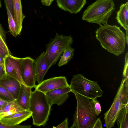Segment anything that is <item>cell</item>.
<instances>
[{"label": "cell", "mask_w": 128, "mask_h": 128, "mask_svg": "<svg viewBox=\"0 0 128 128\" xmlns=\"http://www.w3.org/2000/svg\"><path fill=\"white\" fill-rule=\"evenodd\" d=\"M96 38L108 52L118 56L124 51L127 42L125 34L116 25H102L96 31Z\"/></svg>", "instance_id": "1"}, {"label": "cell", "mask_w": 128, "mask_h": 128, "mask_svg": "<svg viewBox=\"0 0 128 128\" xmlns=\"http://www.w3.org/2000/svg\"><path fill=\"white\" fill-rule=\"evenodd\" d=\"M77 106L70 128H92L97 119L93 100L79 94H75Z\"/></svg>", "instance_id": "2"}, {"label": "cell", "mask_w": 128, "mask_h": 128, "mask_svg": "<svg viewBox=\"0 0 128 128\" xmlns=\"http://www.w3.org/2000/svg\"><path fill=\"white\" fill-rule=\"evenodd\" d=\"M115 10L114 0H96L84 10L82 19L101 26L108 24L109 18Z\"/></svg>", "instance_id": "3"}, {"label": "cell", "mask_w": 128, "mask_h": 128, "mask_svg": "<svg viewBox=\"0 0 128 128\" xmlns=\"http://www.w3.org/2000/svg\"><path fill=\"white\" fill-rule=\"evenodd\" d=\"M51 107L45 93L36 90L32 92L29 111L32 113L33 125L37 126L45 125L48 120Z\"/></svg>", "instance_id": "4"}, {"label": "cell", "mask_w": 128, "mask_h": 128, "mask_svg": "<svg viewBox=\"0 0 128 128\" xmlns=\"http://www.w3.org/2000/svg\"><path fill=\"white\" fill-rule=\"evenodd\" d=\"M128 79L122 78L110 108L104 114V119L107 128L114 126L120 111L128 103Z\"/></svg>", "instance_id": "5"}, {"label": "cell", "mask_w": 128, "mask_h": 128, "mask_svg": "<svg viewBox=\"0 0 128 128\" xmlns=\"http://www.w3.org/2000/svg\"><path fill=\"white\" fill-rule=\"evenodd\" d=\"M70 87L71 92L92 100L102 96L103 92L97 82L85 78L82 74H78L73 76Z\"/></svg>", "instance_id": "6"}, {"label": "cell", "mask_w": 128, "mask_h": 128, "mask_svg": "<svg viewBox=\"0 0 128 128\" xmlns=\"http://www.w3.org/2000/svg\"><path fill=\"white\" fill-rule=\"evenodd\" d=\"M70 36H65L56 33L54 38L51 39L46 45L45 55L49 67L54 65L61 56L66 49L72 43Z\"/></svg>", "instance_id": "7"}, {"label": "cell", "mask_w": 128, "mask_h": 128, "mask_svg": "<svg viewBox=\"0 0 128 128\" xmlns=\"http://www.w3.org/2000/svg\"><path fill=\"white\" fill-rule=\"evenodd\" d=\"M23 59V58L16 57L11 54L7 55L4 59V70L6 74L26 86L21 75V67Z\"/></svg>", "instance_id": "8"}, {"label": "cell", "mask_w": 128, "mask_h": 128, "mask_svg": "<svg viewBox=\"0 0 128 128\" xmlns=\"http://www.w3.org/2000/svg\"><path fill=\"white\" fill-rule=\"evenodd\" d=\"M34 59L30 57L23 58L21 67L22 79L26 86L35 88V80L33 66Z\"/></svg>", "instance_id": "9"}, {"label": "cell", "mask_w": 128, "mask_h": 128, "mask_svg": "<svg viewBox=\"0 0 128 128\" xmlns=\"http://www.w3.org/2000/svg\"><path fill=\"white\" fill-rule=\"evenodd\" d=\"M69 86L65 77L59 76L42 81L36 85L35 88V90L45 93L55 89Z\"/></svg>", "instance_id": "10"}, {"label": "cell", "mask_w": 128, "mask_h": 128, "mask_svg": "<svg viewBox=\"0 0 128 128\" xmlns=\"http://www.w3.org/2000/svg\"><path fill=\"white\" fill-rule=\"evenodd\" d=\"M71 92L70 86L58 88L45 93L48 102L51 106L55 104L61 106L69 97L68 93Z\"/></svg>", "instance_id": "11"}, {"label": "cell", "mask_w": 128, "mask_h": 128, "mask_svg": "<svg viewBox=\"0 0 128 128\" xmlns=\"http://www.w3.org/2000/svg\"><path fill=\"white\" fill-rule=\"evenodd\" d=\"M45 52L42 53L34 60L33 66L36 82L41 83L50 68L45 55Z\"/></svg>", "instance_id": "12"}, {"label": "cell", "mask_w": 128, "mask_h": 128, "mask_svg": "<svg viewBox=\"0 0 128 128\" xmlns=\"http://www.w3.org/2000/svg\"><path fill=\"white\" fill-rule=\"evenodd\" d=\"M21 84L16 79L6 74L0 78V85L16 100L19 94Z\"/></svg>", "instance_id": "13"}, {"label": "cell", "mask_w": 128, "mask_h": 128, "mask_svg": "<svg viewBox=\"0 0 128 128\" xmlns=\"http://www.w3.org/2000/svg\"><path fill=\"white\" fill-rule=\"evenodd\" d=\"M57 5L62 10L70 13L79 12L86 4V0H56Z\"/></svg>", "instance_id": "14"}, {"label": "cell", "mask_w": 128, "mask_h": 128, "mask_svg": "<svg viewBox=\"0 0 128 128\" xmlns=\"http://www.w3.org/2000/svg\"><path fill=\"white\" fill-rule=\"evenodd\" d=\"M32 116L31 112L25 110L6 116L0 120V122L3 124L14 126L19 124L30 118Z\"/></svg>", "instance_id": "15"}, {"label": "cell", "mask_w": 128, "mask_h": 128, "mask_svg": "<svg viewBox=\"0 0 128 128\" xmlns=\"http://www.w3.org/2000/svg\"><path fill=\"white\" fill-rule=\"evenodd\" d=\"M14 18L16 25L17 36L20 34L22 27V22L25 16L23 14L21 0H12Z\"/></svg>", "instance_id": "16"}, {"label": "cell", "mask_w": 128, "mask_h": 128, "mask_svg": "<svg viewBox=\"0 0 128 128\" xmlns=\"http://www.w3.org/2000/svg\"><path fill=\"white\" fill-rule=\"evenodd\" d=\"M31 88L21 84L20 90L16 100L18 104L25 110L29 111L30 98L32 92Z\"/></svg>", "instance_id": "17"}, {"label": "cell", "mask_w": 128, "mask_h": 128, "mask_svg": "<svg viewBox=\"0 0 128 128\" xmlns=\"http://www.w3.org/2000/svg\"><path fill=\"white\" fill-rule=\"evenodd\" d=\"M116 18L117 22L126 31V39L128 44V2L122 4L117 12Z\"/></svg>", "instance_id": "18"}, {"label": "cell", "mask_w": 128, "mask_h": 128, "mask_svg": "<svg viewBox=\"0 0 128 128\" xmlns=\"http://www.w3.org/2000/svg\"><path fill=\"white\" fill-rule=\"evenodd\" d=\"M25 110L18 104L16 100L8 102L0 108V120L16 112Z\"/></svg>", "instance_id": "19"}, {"label": "cell", "mask_w": 128, "mask_h": 128, "mask_svg": "<svg viewBox=\"0 0 128 128\" xmlns=\"http://www.w3.org/2000/svg\"><path fill=\"white\" fill-rule=\"evenodd\" d=\"M116 121L119 128H128V103L120 111Z\"/></svg>", "instance_id": "20"}, {"label": "cell", "mask_w": 128, "mask_h": 128, "mask_svg": "<svg viewBox=\"0 0 128 128\" xmlns=\"http://www.w3.org/2000/svg\"><path fill=\"white\" fill-rule=\"evenodd\" d=\"M74 49L70 46H68L64 51L61 56L58 66L60 67L67 64L73 58Z\"/></svg>", "instance_id": "21"}, {"label": "cell", "mask_w": 128, "mask_h": 128, "mask_svg": "<svg viewBox=\"0 0 128 128\" xmlns=\"http://www.w3.org/2000/svg\"><path fill=\"white\" fill-rule=\"evenodd\" d=\"M0 45L7 55L11 54L8 46L5 32L0 22Z\"/></svg>", "instance_id": "22"}, {"label": "cell", "mask_w": 128, "mask_h": 128, "mask_svg": "<svg viewBox=\"0 0 128 128\" xmlns=\"http://www.w3.org/2000/svg\"><path fill=\"white\" fill-rule=\"evenodd\" d=\"M7 11L8 22L9 32L15 37L17 36L16 31V25L13 16L7 8H6Z\"/></svg>", "instance_id": "23"}, {"label": "cell", "mask_w": 128, "mask_h": 128, "mask_svg": "<svg viewBox=\"0 0 128 128\" xmlns=\"http://www.w3.org/2000/svg\"><path fill=\"white\" fill-rule=\"evenodd\" d=\"M0 98L8 102L12 101L15 100L11 94L0 85Z\"/></svg>", "instance_id": "24"}, {"label": "cell", "mask_w": 128, "mask_h": 128, "mask_svg": "<svg viewBox=\"0 0 128 128\" xmlns=\"http://www.w3.org/2000/svg\"><path fill=\"white\" fill-rule=\"evenodd\" d=\"M123 78H128V53L127 52L125 58V64L122 74Z\"/></svg>", "instance_id": "25"}, {"label": "cell", "mask_w": 128, "mask_h": 128, "mask_svg": "<svg viewBox=\"0 0 128 128\" xmlns=\"http://www.w3.org/2000/svg\"><path fill=\"white\" fill-rule=\"evenodd\" d=\"M31 125L23 126L18 124L14 126L7 125L2 124L0 122V128H30Z\"/></svg>", "instance_id": "26"}, {"label": "cell", "mask_w": 128, "mask_h": 128, "mask_svg": "<svg viewBox=\"0 0 128 128\" xmlns=\"http://www.w3.org/2000/svg\"><path fill=\"white\" fill-rule=\"evenodd\" d=\"M94 104V107L95 112L97 116H98L102 111L100 104L96 98L92 100Z\"/></svg>", "instance_id": "27"}, {"label": "cell", "mask_w": 128, "mask_h": 128, "mask_svg": "<svg viewBox=\"0 0 128 128\" xmlns=\"http://www.w3.org/2000/svg\"><path fill=\"white\" fill-rule=\"evenodd\" d=\"M6 6L10 11L11 14L14 16L12 4V0H4Z\"/></svg>", "instance_id": "28"}, {"label": "cell", "mask_w": 128, "mask_h": 128, "mask_svg": "<svg viewBox=\"0 0 128 128\" xmlns=\"http://www.w3.org/2000/svg\"><path fill=\"white\" fill-rule=\"evenodd\" d=\"M68 118H66L62 123L56 127H53V128H68L69 123L68 121Z\"/></svg>", "instance_id": "29"}, {"label": "cell", "mask_w": 128, "mask_h": 128, "mask_svg": "<svg viewBox=\"0 0 128 128\" xmlns=\"http://www.w3.org/2000/svg\"><path fill=\"white\" fill-rule=\"evenodd\" d=\"M102 128V123L100 118H97L92 128Z\"/></svg>", "instance_id": "30"}, {"label": "cell", "mask_w": 128, "mask_h": 128, "mask_svg": "<svg viewBox=\"0 0 128 128\" xmlns=\"http://www.w3.org/2000/svg\"><path fill=\"white\" fill-rule=\"evenodd\" d=\"M54 0H41L43 5L49 6H50L52 2Z\"/></svg>", "instance_id": "31"}, {"label": "cell", "mask_w": 128, "mask_h": 128, "mask_svg": "<svg viewBox=\"0 0 128 128\" xmlns=\"http://www.w3.org/2000/svg\"><path fill=\"white\" fill-rule=\"evenodd\" d=\"M0 55L4 59L7 56L4 50L0 45Z\"/></svg>", "instance_id": "32"}, {"label": "cell", "mask_w": 128, "mask_h": 128, "mask_svg": "<svg viewBox=\"0 0 128 128\" xmlns=\"http://www.w3.org/2000/svg\"><path fill=\"white\" fill-rule=\"evenodd\" d=\"M6 74L4 69L0 65V78H2Z\"/></svg>", "instance_id": "33"}, {"label": "cell", "mask_w": 128, "mask_h": 128, "mask_svg": "<svg viewBox=\"0 0 128 128\" xmlns=\"http://www.w3.org/2000/svg\"><path fill=\"white\" fill-rule=\"evenodd\" d=\"M0 65H1L4 69V59L0 55Z\"/></svg>", "instance_id": "34"}, {"label": "cell", "mask_w": 128, "mask_h": 128, "mask_svg": "<svg viewBox=\"0 0 128 128\" xmlns=\"http://www.w3.org/2000/svg\"><path fill=\"white\" fill-rule=\"evenodd\" d=\"M1 2H0V8L1 7Z\"/></svg>", "instance_id": "35"}]
</instances>
